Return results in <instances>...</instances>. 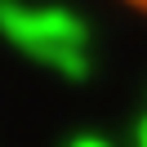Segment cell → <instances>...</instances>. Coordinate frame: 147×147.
I'll return each instance as SVG.
<instances>
[{"label":"cell","mask_w":147,"mask_h":147,"mask_svg":"<svg viewBox=\"0 0 147 147\" xmlns=\"http://www.w3.org/2000/svg\"><path fill=\"white\" fill-rule=\"evenodd\" d=\"M0 31L31 58L54 67L67 80H80L89 71V54H85V22L71 9L58 5H22V0H0Z\"/></svg>","instance_id":"6da1fadb"},{"label":"cell","mask_w":147,"mask_h":147,"mask_svg":"<svg viewBox=\"0 0 147 147\" xmlns=\"http://www.w3.org/2000/svg\"><path fill=\"white\" fill-rule=\"evenodd\" d=\"M138 5H147V0H138Z\"/></svg>","instance_id":"277c9868"},{"label":"cell","mask_w":147,"mask_h":147,"mask_svg":"<svg viewBox=\"0 0 147 147\" xmlns=\"http://www.w3.org/2000/svg\"><path fill=\"white\" fill-rule=\"evenodd\" d=\"M67 147H111V143H102V138H94V134H80V138H71Z\"/></svg>","instance_id":"7a4b0ae2"},{"label":"cell","mask_w":147,"mask_h":147,"mask_svg":"<svg viewBox=\"0 0 147 147\" xmlns=\"http://www.w3.org/2000/svg\"><path fill=\"white\" fill-rule=\"evenodd\" d=\"M134 138H138V147H147V116L138 120V134H134Z\"/></svg>","instance_id":"3957f363"}]
</instances>
